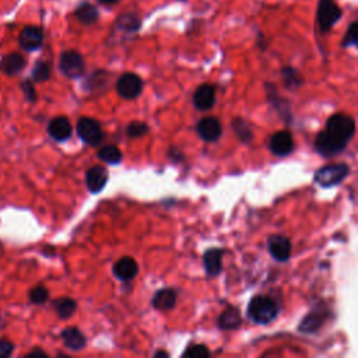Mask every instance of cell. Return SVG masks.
<instances>
[{"instance_id":"277c9868","label":"cell","mask_w":358,"mask_h":358,"mask_svg":"<svg viewBox=\"0 0 358 358\" xmlns=\"http://www.w3.org/2000/svg\"><path fill=\"white\" fill-rule=\"evenodd\" d=\"M348 173V167L346 164H332L325 165L315 172V181L325 188L334 187L340 184Z\"/></svg>"},{"instance_id":"7a4b0ae2","label":"cell","mask_w":358,"mask_h":358,"mask_svg":"<svg viewBox=\"0 0 358 358\" xmlns=\"http://www.w3.org/2000/svg\"><path fill=\"white\" fill-rule=\"evenodd\" d=\"M248 315L257 325H268L279 316V307L271 297L256 296L249 302Z\"/></svg>"},{"instance_id":"4dcf8cb0","label":"cell","mask_w":358,"mask_h":358,"mask_svg":"<svg viewBox=\"0 0 358 358\" xmlns=\"http://www.w3.org/2000/svg\"><path fill=\"white\" fill-rule=\"evenodd\" d=\"M148 132V126L143 122H132L128 128H126V135L129 137H140L147 135Z\"/></svg>"},{"instance_id":"836d02e7","label":"cell","mask_w":358,"mask_h":358,"mask_svg":"<svg viewBox=\"0 0 358 358\" xmlns=\"http://www.w3.org/2000/svg\"><path fill=\"white\" fill-rule=\"evenodd\" d=\"M168 155H169V158H171L173 162H179V161L184 160V154H182L181 151H179V148H176V147H171Z\"/></svg>"},{"instance_id":"5bb4252c","label":"cell","mask_w":358,"mask_h":358,"mask_svg":"<svg viewBox=\"0 0 358 358\" xmlns=\"http://www.w3.org/2000/svg\"><path fill=\"white\" fill-rule=\"evenodd\" d=\"M139 272V266L137 262L133 257L125 256L121 260H118L114 266V273L118 279L123 280V282H129L133 278H136Z\"/></svg>"},{"instance_id":"9a60e30c","label":"cell","mask_w":358,"mask_h":358,"mask_svg":"<svg viewBox=\"0 0 358 358\" xmlns=\"http://www.w3.org/2000/svg\"><path fill=\"white\" fill-rule=\"evenodd\" d=\"M48 133L52 139H55L58 142H65L71 136V123L66 117L53 118L49 122Z\"/></svg>"},{"instance_id":"ba28073f","label":"cell","mask_w":358,"mask_h":358,"mask_svg":"<svg viewBox=\"0 0 358 358\" xmlns=\"http://www.w3.org/2000/svg\"><path fill=\"white\" fill-rule=\"evenodd\" d=\"M268 148L278 157H286L294 150L293 135L287 130L275 133L268 140Z\"/></svg>"},{"instance_id":"d6a6232c","label":"cell","mask_w":358,"mask_h":358,"mask_svg":"<svg viewBox=\"0 0 358 358\" xmlns=\"http://www.w3.org/2000/svg\"><path fill=\"white\" fill-rule=\"evenodd\" d=\"M13 350H15V346L12 341L6 339H0V358H6L12 355Z\"/></svg>"},{"instance_id":"2e32d148","label":"cell","mask_w":358,"mask_h":358,"mask_svg":"<svg viewBox=\"0 0 358 358\" xmlns=\"http://www.w3.org/2000/svg\"><path fill=\"white\" fill-rule=\"evenodd\" d=\"M223 256H224V250L217 249V248H213V249H209L205 252L203 263H205L206 273L210 278L220 275L221 267H223Z\"/></svg>"},{"instance_id":"52a82bcc","label":"cell","mask_w":358,"mask_h":358,"mask_svg":"<svg viewBox=\"0 0 358 358\" xmlns=\"http://www.w3.org/2000/svg\"><path fill=\"white\" fill-rule=\"evenodd\" d=\"M143 80L135 73H125L117 83V92L125 100H135L142 94Z\"/></svg>"},{"instance_id":"30bf717a","label":"cell","mask_w":358,"mask_h":358,"mask_svg":"<svg viewBox=\"0 0 358 358\" xmlns=\"http://www.w3.org/2000/svg\"><path fill=\"white\" fill-rule=\"evenodd\" d=\"M85 184L90 192L100 194L108 184V171L101 165L92 167L85 173Z\"/></svg>"},{"instance_id":"3957f363","label":"cell","mask_w":358,"mask_h":358,"mask_svg":"<svg viewBox=\"0 0 358 358\" xmlns=\"http://www.w3.org/2000/svg\"><path fill=\"white\" fill-rule=\"evenodd\" d=\"M341 15L343 12L334 0H319L316 9V19L322 33L330 31L332 27L340 22Z\"/></svg>"},{"instance_id":"8d00e7d4","label":"cell","mask_w":358,"mask_h":358,"mask_svg":"<svg viewBox=\"0 0 358 358\" xmlns=\"http://www.w3.org/2000/svg\"><path fill=\"white\" fill-rule=\"evenodd\" d=\"M169 354L167 352V351H157L155 354H154V357H168Z\"/></svg>"},{"instance_id":"d590c367","label":"cell","mask_w":358,"mask_h":358,"mask_svg":"<svg viewBox=\"0 0 358 358\" xmlns=\"http://www.w3.org/2000/svg\"><path fill=\"white\" fill-rule=\"evenodd\" d=\"M99 2L101 5H104V6H114V5H117L119 2V0H99Z\"/></svg>"},{"instance_id":"83f0119b","label":"cell","mask_w":358,"mask_h":358,"mask_svg":"<svg viewBox=\"0 0 358 358\" xmlns=\"http://www.w3.org/2000/svg\"><path fill=\"white\" fill-rule=\"evenodd\" d=\"M49 293L44 286H37L30 291V301L37 305H42L48 301Z\"/></svg>"},{"instance_id":"d4e9b609","label":"cell","mask_w":358,"mask_h":358,"mask_svg":"<svg viewBox=\"0 0 358 358\" xmlns=\"http://www.w3.org/2000/svg\"><path fill=\"white\" fill-rule=\"evenodd\" d=\"M51 77V66L48 62L40 60L35 63L34 69H33V78L35 81H46Z\"/></svg>"},{"instance_id":"9c48e42d","label":"cell","mask_w":358,"mask_h":358,"mask_svg":"<svg viewBox=\"0 0 358 358\" xmlns=\"http://www.w3.org/2000/svg\"><path fill=\"white\" fill-rule=\"evenodd\" d=\"M19 44L23 49L33 52L42 46L44 44V33L40 27L35 26H27L22 30L19 35Z\"/></svg>"},{"instance_id":"4fadbf2b","label":"cell","mask_w":358,"mask_h":358,"mask_svg":"<svg viewBox=\"0 0 358 358\" xmlns=\"http://www.w3.org/2000/svg\"><path fill=\"white\" fill-rule=\"evenodd\" d=\"M196 129H198L199 136L206 142H216L220 139V136L223 133L221 123L219 122V119H216L213 117L201 119Z\"/></svg>"},{"instance_id":"4316f807","label":"cell","mask_w":358,"mask_h":358,"mask_svg":"<svg viewBox=\"0 0 358 358\" xmlns=\"http://www.w3.org/2000/svg\"><path fill=\"white\" fill-rule=\"evenodd\" d=\"M343 46H355L358 48V22H354L347 28V33L343 38Z\"/></svg>"},{"instance_id":"cb8c5ba5","label":"cell","mask_w":358,"mask_h":358,"mask_svg":"<svg viewBox=\"0 0 358 358\" xmlns=\"http://www.w3.org/2000/svg\"><path fill=\"white\" fill-rule=\"evenodd\" d=\"M99 157L107 164L117 165L122 161V151L117 146H105L99 151Z\"/></svg>"},{"instance_id":"ac0fdd59","label":"cell","mask_w":358,"mask_h":358,"mask_svg":"<svg viewBox=\"0 0 358 358\" xmlns=\"http://www.w3.org/2000/svg\"><path fill=\"white\" fill-rule=\"evenodd\" d=\"M151 304L157 311H162V312L171 311L176 304V291L172 289L158 290L154 294Z\"/></svg>"},{"instance_id":"f1b7e54d","label":"cell","mask_w":358,"mask_h":358,"mask_svg":"<svg viewBox=\"0 0 358 358\" xmlns=\"http://www.w3.org/2000/svg\"><path fill=\"white\" fill-rule=\"evenodd\" d=\"M282 73H283V78H284V83L287 84V87H298L301 84V77H300L298 71L294 70L293 67H284Z\"/></svg>"},{"instance_id":"603a6c76","label":"cell","mask_w":358,"mask_h":358,"mask_svg":"<svg viewBox=\"0 0 358 358\" xmlns=\"http://www.w3.org/2000/svg\"><path fill=\"white\" fill-rule=\"evenodd\" d=\"M53 307H55V311L56 314L59 315V318L62 319H69L70 316H73V314L76 312L77 309V304L74 300L71 298H58L55 302H53Z\"/></svg>"},{"instance_id":"7c38bea8","label":"cell","mask_w":358,"mask_h":358,"mask_svg":"<svg viewBox=\"0 0 358 358\" xmlns=\"http://www.w3.org/2000/svg\"><path fill=\"white\" fill-rule=\"evenodd\" d=\"M267 245L268 252L279 262H286L291 255V242L283 235H272L268 238Z\"/></svg>"},{"instance_id":"f546056e","label":"cell","mask_w":358,"mask_h":358,"mask_svg":"<svg viewBox=\"0 0 358 358\" xmlns=\"http://www.w3.org/2000/svg\"><path fill=\"white\" fill-rule=\"evenodd\" d=\"M209 355H210V351L203 344H194L184 352V357H192V358H206Z\"/></svg>"},{"instance_id":"6da1fadb","label":"cell","mask_w":358,"mask_h":358,"mask_svg":"<svg viewBox=\"0 0 358 358\" xmlns=\"http://www.w3.org/2000/svg\"><path fill=\"white\" fill-rule=\"evenodd\" d=\"M354 132V119L344 114H336L327 121L325 130L318 135L315 148L323 157H333L347 147Z\"/></svg>"},{"instance_id":"e0dca14e","label":"cell","mask_w":358,"mask_h":358,"mask_svg":"<svg viewBox=\"0 0 358 358\" xmlns=\"http://www.w3.org/2000/svg\"><path fill=\"white\" fill-rule=\"evenodd\" d=\"M74 16H76V19H77L81 24H84V26H92V24H94V23L99 22L100 13H99L97 6H94L93 3H90V2H81V3H78V6L76 8Z\"/></svg>"},{"instance_id":"8992f818","label":"cell","mask_w":358,"mask_h":358,"mask_svg":"<svg viewBox=\"0 0 358 358\" xmlns=\"http://www.w3.org/2000/svg\"><path fill=\"white\" fill-rule=\"evenodd\" d=\"M60 71L69 78H78L84 74L85 63L83 56L76 51H66L59 59Z\"/></svg>"},{"instance_id":"8fae6325","label":"cell","mask_w":358,"mask_h":358,"mask_svg":"<svg viewBox=\"0 0 358 358\" xmlns=\"http://www.w3.org/2000/svg\"><path fill=\"white\" fill-rule=\"evenodd\" d=\"M216 103V87L212 84H202L194 94V104L199 111H209Z\"/></svg>"},{"instance_id":"5b68a950","label":"cell","mask_w":358,"mask_h":358,"mask_svg":"<svg viewBox=\"0 0 358 358\" xmlns=\"http://www.w3.org/2000/svg\"><path fill=\"white\" fill-rule=\"evenodd\" d=\"M77 135L78 137L90 144V146H99L103 140V129L99 121L93 118H81L77 122Z\"/></svg>"},{"instance_id":"ffe728a7","label":"cell","mask_w":358,"mask_h":358,"mask_svg":"<svg viewBox=\"0 0 358 358\" xmlns=\"http://www.w3.org/2000/svg\"><path fill=\"white\" fill-rule=\"evenodd\" d=\"M65 346L73 351H80L87 346L85 336L77 327H67L60 334Z\"/></svg>"},{"instance_id":"484cf974","label":"cell","mask_w":358,"mask_h":358,"mask_svg":"<svg viewBox=\"0 0 358 358\" xmlns=\"http://www.w3.org/2000/svg\"><path fill=\"white\" fill-rule=\"evenodd\" d=\"M232 128H234L237 136H238L244 143L250 142V139H252V132H250L249 126H248L242 119H234Z\"/></svg>"},{"instance_id":"1f68e13d","label":"cell","mask_w":358,"mask_h":358,"mask_svg":"<svg viewBox=\"0 0 358 358\" xmlns=\"http://www.w3.org/2000/svg\"><path fill=\"white\" fill-rule=\"evenodd\" d=\"M22 88H23V93H24L27 101L34 103L37 100V92H35V88H34V85H33V83L30 80L23 81L22 83Z\"/></svg>"},{"instance_id":"d6986e66","label":"cell","mask_w":358,"mask_h":358,"mask_svg":"<svg viewBox=\"0 0 358 358\" xmlns=\"http://www.w3.org/2000/svg\"><path fill=\"white\" fill-rule=\"evenodd\" d=\"M26 67V59L20 53H9L0 60V70L8 76H16Z\"/></svg>"},{"instance_id":"7402d4cb","label":"cell","mask_w":358,"mask_h":358,"mask_svg":"<svg viewBox=\"0 0 358 358\" xmlns=\"http://www.w3.org/2000/svg\"><path fill=\"white\" fill-rule=\"evenodd\" d=\"M140 26H142V20L135 13H123L117 19V27L121 31L135 33L140 30Z\"/></svg>"},{"instance_id":"44dd1931","label":"cell","mask_w":358,"mask_h":358,"mask_svg":"<svg viewBox=\"0 0 358 358\" xmlns=\"http://www.w3.org/2000/svg\"><path fill=\"white\" fill-rule=\"evenodd\" d=\"M241 325V315L237 308H227L219 318V327L221 330H234Z\"/></svg>"},{"instance_id":"e575fe53","label":"cell","mask_w":358,"mask_h":358,"mask_svg":"<svg viewBox=\"0 0 358 358\" xmlns=\"http://www.w3.org/2000/svg\"><path fill=\"white\" fill-rule=\"evenodd\" d=\"M27 357H28V358H34V357H42V358H46V357H48V354H46L45 351H42L41 348H35L34 351L28 352V354H27Z\"/></svg>"}]
</instances>
